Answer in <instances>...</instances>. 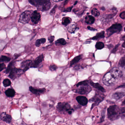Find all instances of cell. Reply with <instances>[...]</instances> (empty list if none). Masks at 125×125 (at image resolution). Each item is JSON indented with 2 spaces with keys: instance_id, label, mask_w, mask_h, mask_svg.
Listing matches in <instances>:
<instances>
[{
  "instance_id": "cell-32",
  "label": "cell",
  "mask_w": 125,
  "mask_h": 125,
  "mask_svg": "<svg viewBox=\"0 0 125 125\" xmlns=\"http://www.w3.org/2000/svg\"><path fill=\"white\" fill-rule=\"evenodd\" d=\"M105 109H103L102 111V113H101V117L100 120V122L98 123H101L104 122L105 120Z\"/></svg>"
},
{
  "instance_id": "cell-31",
  "label": "cell",
  "mask_w": 125,
  "mask_h": 125,
  "mask_svg": "<svg viewBox=\"0 0 125 125\" xmlns=\"http://www.w3.org/2000/svg\"><path fill=\"white\" fill-rule=\"evenodd\" d=\"M3 84L5 87H7L11 84V82L9 79H5L3 82Z\"/></svg>"
},
{
  "instance_id": "cell-47",
  "label": "cell",
  "mask_w": 125,
  "mask_h": 125,
  "mask_svg": "<svg viewBox=\"0 0 125 125\" xmlns=\"http://www.w3.org/2000/svg\"><path fill=\"white\" fill-rule=\"evenodd\" d=\"M122 105H125V99L123 101L122 104Z\"/></svg>"
},
{
  "instance_id": "cell-42",
  "label": "cell",
  "mask_w": 125,
  "mask_h": 125,
  "mask_svg": "<svg viewBox=\"0 0 125 125\" xmlns=\"http://www.w3.org/2000/svg\"><path fill=\"white\" fill-rule=\"evenodd\" d=\"M121 40L124 41V42H123V44L122 45V47L124 48H125V35L122 37Z\"/></svg>"
},
{
  "instance_id": "cell-44",
  "label": "cell",
  "mask_w": 125,
  "mask_h": 125,
  "mask_svg": "<svg viewBox=\"0 0 125 125\" xmlns=\"http://www.w3.org/2000/svg\"><path fill=\"white\" fill-rule=\"evenodd\" d=\"M87 28L89 30H90L91 31H96V29L94 28H91L90 26H89L87 27Z\"/></svg>"
},
{
  "instance_id": "cell-9",
  "label": "cell",
  "mask_w": 125,
  "mask_h": 125,
  "mask_svg": "<svg viewBox=\"0 0 125 125\" xmlns=\"http://www.w3.org/2000/svg\"><path fill=\"white\" fill-rule=\"evenodd\" d=\"M104 99V97L100 95L96 94L95 96L94 97L90 99V101H93L94 102V103L93 104L92 106L91 109L93 108L94 106L98 105L101 102H102Z\"/></svg>"
},
{
  "instance_id": "cell-1",
  "label": "cell",
  "mask_w": 125,
  "mask_h": 125,
  "mask_svg": "<svg viewBox=\"0 0 125 125\" xmlns=\"http://www.w3.org/2000/svg\"><path fill=\"white\" fill-rule=\"evenodd\" d=\"M29 2L37 9L42 11H45L50 9L51 3L50 0H29Z\"/></svg>"
},
{
  "instance_id": "cell-21",
  "label": "cell",
  "mask_w": 125,
  "mask_h": 125,
  "mask_svg": "<svg viewBox=\"0 0 125 125\" xmlns=\"http://www.w3.org/2000/svg\"><path fill=\"white\" fill-rule=\"evenodd\" d=\"M105 37V31H103L100 33H98L96 36L91 38V39L92 40H98L100 39L104 38Z\"/></svg>"
},
{
  "instance_id": "cell-46",
  "label": "cell",
  "mask_w": 125,
  "mask_h": 125,
  "mask_svg": "<svg viewBox=\"0 0 125 125\" xmlns=\"http://www.w3.org/2000/svg\"><path fill=\"white\" fill-rule=\"evenodd\" d=\"M53 1L55 2H59V1H61L63 0H53Z\"/></svg>"
},
{
  "instance_id": "cell-24",
  "label": "cell",
  "mask_w": 125,
  "mask_h": 125,
  "mask_svg": "<svg viewBox=\"0 0 125 125\" xmlns=\"http://www.w3.org/2000/svg\"><path fill=\"white\" fill-rule=\"evenodd\" d=\"M82 55H80L75 57L70 62V66H72L74 64L78 62L82 58Z\"/></svg>"
},
{
  "instance_id": "cell-6",
  "label": "cell",
  "mask_w": 125,
  "mask_h": 125,
  "mask_svg": "<svg viewBox=\"0 0 125 125\" xmlns=\"http://www.w3.org/2000/svg\"><path fill=\"white\" fill-rule=\"evenodd\" d=\"M116 78L111 72L106 73L103 78L104 84L106 85H110L114 83Z\"/></svg>"
},
{
  "instance_id": "cell-36",
  "label": "cell",
  "mask_w": 125,
  "mask_h": 125,
  "mask_svg": "<svg viewBox=\"0 0 125 125\" xmlns=\"http://www.w3.org/2000/svg\"><path fill=\"white\" fill-rule=\"evenodd\" d=\"M49 69L51 71H54L57 69V66L56 65H52L49 67Z\"/></svg>"
},
{
  "instance_id": "cell-17",
  "label": "cell",
  "mask_w": 125,
  "mask_h": 125,
  "mask_svg": "<svg viewBox=\"0 0 125 125\" xmlns=\"http://www.w3.org/2000/svg\"><path fill=\"white\" fill-rule=\"evenodd\" d=\"M89 83L92 87H94L95 88L97 89L100 91H101L102 92H106L105 89L98 83H95L92 81H90Z\"/></svg>"
},
{
  "instance_id": "cell-30",
  "label": "cell",
  "mask_w": 125,
  "mask_h": 125,
  "mask_svg": "<svg viewBox=\"0 0 125 125\" xmlns=\"http://www.w3.org/2000/svg\"><path fill=\"white\" fill-rule=\"evenodd\" d=\"M92 14L95 17H97L100 15V11L96 8H94L91 11Z\"/></svg>"
},
{
  "instance_id": "cell-29",
  "label": "cell",
  "mask_w": 125,
  "mask_h": 125,
  "mask_svg": "<svg viewBox=\"0 0 125 125\" xmlns=\"http://www.w3.org/2000/svg\"><path fill=\"white\" fill-rule=\"evenodd\" d=\"M95 47L97 50H101L104 47V44L102 42H98L96 43Z\"/></svg>"
},
{
  "instance_id": "cell-11",
  "label": "cell",
  "mask_w": 125,
  "mask_h": 125,
  "mask_svg": "<svg viewBox=\"0 0 125 125\" xmlns=\"http://www.w3.org/2000/svg\"><path fill=\"white\" fill-rule=\"evenodd\" d=\"M32 62V61L30 60L23 61L21 64V69L23 70V72H25L29 69V68H31Z\"/></svg>"
},
{
  "instance_id": "cell-38",
  "label": "cell",
  "mask_w": 125,
  "mask_h": 125,
  "mask_svg": "<svg viewBox=\"0 0 125 125\" xmlns=\"http://www.w3.org/2000/svg\"><path fill=\"white\" fill-rule=\"evenodd\" d=\"M54 39H55V37L54 36H52L49 37L48 38V40L49 41V42L50 43H52L54 41Z\"/></svg>"
},
{
  "instance_id": "cell-40",
  "label": "cell",
  "mask_w": 125,
  "mask_h": 125,
  "mask_svg": "<svg viewBox=\"0 0 125 125\" xmlns=\"http://www.w3.org/2000/svg\"><path fill=\"white\" fill-rule=\"evenodd\" d=\"M120 17L123 20H125V11H123L120 13Z\"/></svg>"
},
{
  "instance_id": "cell-49",
  "label": "cell",
  "mask_w": 125,
  "mask_h": 125,
  "mask_svg": "<svg viewBox=\"0 0 125 125\" xmlns=\"http://www.w3.org/2000/svg\"></svg>"
},
{
  "instance_id": "cell-13",
  "label": "cell",
  "mask_w": 125,
  "mask_h": 125,
  "mask_svg": "<svg viewBox=\"0 0 125 125\" xmlns=\"http://www.w3.org/2000/svg\"><path fill=\"white\" fill-rule=\"evenodd\" d=\"M29 90L34 94L36 95H40L45 92V88L36 89L32 87V86H30L29 87Z\"/></svg>"
},
{
  "instance_id": "cell-22",
  "label": "cell",
  "mask_w": 125,
  "mask_h": 125,
  "mask_svg": "<svg viewBox=\"0 0 125 125\" xmlns=\"http://www.w3.org/2000/svg\"><path fill=\"white\" fill-rule=\"evenodd\" d=\"M72 21V19L69 17H64L62 19V25L65 26H67L69 25L71 23Z\"/></svg>"
},
{
  "instance_id": "cell-5",
  "label": "cell",
  "mask_w": 125,
  "mask_h": 125,
  "mask_svg": "<svg viewBox=\"0 0 125 125\" xmlns=\"http://www.w3.org/2000/svg\"><path fill=\"white\" fill-rule=\"evenodd\" d=\"M32 12L29 10L25 11L23 12L20 16L18 22L23 24L28 23L31 19V15Z\"/></svg>"
},
{
  "instance_id": "cell-4",
  "label": "cell",
  "mask_w": 125,
  "mask_h": 125,
  "mask_svg": "<svg viewBox=\"0 0 125 125\" xmlns=\"http://www.w3.org/2000/svg\"><path fill=\"white\" fill-rule=\"evenodd\" d=\"M122 29V26L121 24L118 23L114 24L106 31L108 37L111 36L115 33H119L121 31Z\"/></svg>"
},
{
  "instance_id": "cell-20",
  "label": "cell",
  "mask_w": 125,
  "mask_h": 125,
  "mask_svg": "<svg viewBox=\"0 0 125 125\" xmlns=\"http://www.w3.org/2000/svg\"><path fill=\"white\" fill-rule=\"evenodd\" d=\"M5 94L9 97H12L15 95V91L13 89L10 88L7 90L5 92Z\"/></svg>"
},
{
  "instance_id": "cell-19",
  "label": "cell",
  "mask_w": 125,
  "mask_h": 125,
  "mask_svg": "<svg viewBox=\"0 0 125 125\" xmlns=\"http://www.w3.org/2000/svg\"><path fill=\"white\" fill-rule=\"evenodd\" d=\"M95 19L93 16L91 15L87 16L85 18V22L89 25H91L94 22Z\"/></svg>"
},
{
  "instance_id": "cell-16",
  "label": "cell",
  "mask_w": 125,
  "mask_h": 125,
  "mask_svg": "<svg viewBox=\"0 0 125 125\" xmlns=\"http://www.w3.org/2000/svg\"><path fill=\"white\" fill-rule=\"evenodd\" d=\"M125 95V92H117L112 95V97L115 100H118L122 98Z\"/></svg>"
},
{
  "instance_id": "cell-8",
  "label": "cell",
  "mask_w": 125,
  "mask_h": 125,
  "mask_svg": "<svg viewBox=\"0 0 125 125\" xmlns=\"http://www.w3.org/2000/svg\"><path fill=\"white\" fill-rule=\"evenodd\" d=\"M91 90L89 85L80 86V87L76 90L75 92L80 94H85L90 92Z\"/></svg>"
},
{
  "instance_id": "cell-18",
  "label": "cell",
  "mask_w": 125,
  "mask_h": 125,
  "mask_svg": "<svg viewBox=\"0 0 125 125\" xmlns=\"http://www.w3.org/2000/svg\"><path fill=\"white\" fill-rule=\"evenodd\" d=\"M111 72L116 78H119L122 76V72L117 68H114L112 69V71Z\"/></svg>"
},
{
  "instance_id": "cell-28",
  "label": "cell",
  "mask_w": 125,
  "mask_h": 125,
  "mask_svg": "<svg viewBox=\"0 0 125 125\" xmlns=\"http://www.w3.org/2000/svg\"><path fill=\"white\" fill-rule=\"evenodd\" d=\"M11 60V58L7 57V56H1L0 58V62H9Z\"/></svg>"
},
{
  "instance_id": "cell-7",
  "label": "cell",
  "mask_w": 125,
  "mask_h": 125,
  "mask_svg": "<svg viewBox=\"0 0 125 125\" xmlns=\"http://www.w3.org/2000/svg\"><path fill=\"white\" fill-rule=\"evenodd\" d=\"M24 73L23 70L20 68H14L12 69L9 75V77L12 80L19 77Z\"/></svg>"
},
{
  "instance_id": "cell-2",
  "label": "cell",
  "mask_w": 125,
  "mask_h": 125,
  "mask_svg": "<svg viewBox=\"0 0 125 125\" xmlns=\"http://www.w3.org/2000/svg\"><path fill=\"white\" fill-rule=\"evenodd\" d=\"M57 108L59 112L64 114L71 115L74 111V110L70 105L66 102L58 103Z\"/></svg>"
},
{
  "instance_id": "cell-27",
  "label": "cell",
  "mask_w": 125,
  "mask_h": 125,
  "mask_svg": "<svg viewBox=\"0 0 125 125\" xmlns=\"http://www.w3.org/2000/svg\"><path fill=\"white\" fill-rule=\"evenodd\" d=\"M46 42V39L45 38H42L37 40L35 42V45L36 47H39L42 44H44Z\"/></svg>"
},
{
  "instance_id": "cell-10",
  "label": "cell",
  "mask_w": 125,
  "mask_h": 125,
  "mask_svg": "<svg viewBox=\"0 0 125 125\" xmlns=\"http://www.w3.org/2000/svg\"><path fill=\"white\" fill-rule=\"evenodd\" d=\"M41 19L40 14L37 11L32 12L31 15V20L32 22L34 24H36L39 22Z\"/></svg>"
},
{
  "instance_id": "cell-25",
  "label": "cell",
  "mask_w": 125,
  "mask_h": 125,
  "mask_svg": "<svg viewBox=\"0 0 125 125\" xmlns=\"http://www.w3.org/2000/svg\"><path fill=\"white\" fill-rule=\"evenodd\" d=\"M15 63V62L14 61H12L9 63L8 67L5 70V73H10L12 69L14 68V65Z\"/></svg>"
},
{
  "instance_id": "cell-34",
  "label": "cell",
  "mask_w": 125,
  "mask_h": 125,
  "mask_svg": "<svg viewBox=\"0 0 125 125\" xmlns=\"http://www.w3.org/2000/svg\"><path fill=\"white\" fill-rule=\"evenodd\" d=\"M119 65L120 67H124L125 65V56L123 57L119 62Z\"/></svg>"
},
{
  "instance_id": "cell-23",
  "label": "cell",
  "mask_w": 125,
  "mask_h": 125,
  "mask_svg": "<svg viewBox=\"0 0 125 125\" xmlns=\"http://www.w3.org/2000/svg\"><path fill=\"white\" fill-rule=\"evenodd\" d=\"M77 28L76 24L75 23H72L68 26L67 27V30L70 33H74L76 31Z\"/></svg>"
},
{
  "instance_id": "cell-41",
  "label": "cell",
  "mask_w": 125,
  "mask_h": 125,
  "mask_svg": "<svg viewBox=\"0 0 125 125\" xmlns=\"http://www.w3.org/2000/svg\"><path fill=\"white\" fill-rule=\"evenodd\" d=\"M73 6L70 7H68L67 9H65L64 11L65 12H70L72 10V9Z\"/></svg>"
},
{
  "instance_id": "cell-33",
  "label": "cell",
  "mask_w": 125,
  "mask_h": 125,
  "mask_svg": "<svg viewBox=\"0 0 125 125\" xmlns=\"http://www.w3.org/2000/svg\"><path fill=\"white\" fill-rule=\"evenodd\" d=\"M89 82L90 81H89L88 80H85V81L80 82L78 83L76 85V86H77V87H78L80 86H83V85H88V84H89Z\"/></svg>"
},
{
  "instance_id": "cell-26",
  "label": "cell",
  "mask_w": 125,
  "mask_h": 125,
  "mask_svg": "<svg viewBox=\"0 0 125 125\" xmlns=\"http://www.w3.org/2000/svg\"><path fill=\"white\" fill-rule=\"evenodd\" d=\"M55 44L56 45H65L67 44V42L66 40L63 38H61L57 40Z\"/></svg>"
},
{
  "instance_id": "cell-14",
  "label": "cell",
  "mask_w": 125,
  "mask_h": 125,
  "mask_svg": "<svg viewBox=\"0 0 125 125\" xmlns=\"http://www.w3.org/2000/svg\"><path fill=\"white\" fill-rule=\"evenodd\" d=\"M0 119L2 121L7 123H11L12 121L11 116L6 112H2L1 114Z\"/></svg>"
},
{
  "instance_id": "cell-39",
  "label": "cell",
  "mask_w": 125,
  "mask_h": 125,
  "mask_svg": "<svg viewBox=\"0 0 125 125\" xmlns=\"http://www.w3.org/2000/svg\"><path fill=\"white\" fill-rule=\"evenodd\" d=\"M0 71H1L4 69L6 68V65L4 63H1L0 64Z\"/></svg>"
},
{
  "instance_id": "cell-48",
  "label": "cell",
  "mask_w": 125,
  "mask_h": 125,
  "mask_svg": "<svg viewBox=\"0 0 125 125\" xmlns=\"http://www.w3.org/2000/svg\"></svg>"
},
{
  "instance_id": "cell-15",
  "label": "cell",
  "mask_w": 125,
  "mask_h": 125,
  "mask_svg": "<svg viewBox=\"0 0 125 125\" xmlns=\"http://www.w3.org/2000/svg\"><path fill=\"white\" fill-rule=\"evenodd\" d=\"M76 100L80 105L83 106L87 105L88 103V99L84 96H78L76 98Z\"/></svg>"
},
{
  "instance_id": "cell-35",
  "label": "cell",
  "mask_w": 125,
  "mask_h": 125,
  "mask_svg": "<svg viewBox=\"0 0 125 125\" xmlns=\"http://www.w3.org/2000/svg\"><path fill=\"white\" fill-rule=\"evenodd\" d=\"M116 13H114V14H110L106 15L105 17L106 20H111V19H112L116 15Z\"/></svg>"
},
{
  "instance_id": "cell-12",
  "label": "cell",
  "mask_w": 125,
  "mask_h": 125,
  "mask_svg": "<svg viewBox=\"0 0 125 125\" xmlns=\"http://www.w3.org/2000/svg\"><path fill=\"white\" fill-rule=\"evenodd\" d=\"M43 59H44V56L43 54L39 56L32 62L31 68H37L39 65L42 62Z\"/></svg>"
},
{
  "instance_id": "cell-43",
  "label": "cell",
  "mask_w": 125,
  "mask_h": 125,
  "mask_svg": "<svg viewBox=\"0 0 125 125\" xmlns=\"http://www.w3.org/2000/svg\"><path fill=\"white\" fill-rule=\"evenodd\" d=\"M120 114H125V107L121 108L120 110Z\"/></svg>"
},
{
  "instance_id": "cell-45",
  "label": "cell",
  "mask_w": 125,
  "mask_h": 125,
  "mask_svg": "<svg viewBox=\"0 0 125 125\" xmlns=\"http://www.w3.org/2000/svg\"><path fill=\"white\" fill-rule=\"evenodd\" d=\"M57 5H56V6H55L54 7L53 9L51 11L50 14H53L55 12V11H54V10L56 8Z\"/></svg>"
},
{
  "instance_id": "cell-3",
  "label": "cell",
  "mask_w": 125,
  "mask_h": 125,
  "mask_svg": "<svg viewBox=\"0 0 125 125\" xmlns=\"http://www.w3.org/2000/svg\"><path fill=\"white\" fill-rule=\"evenodd\" d=\"M118 109L116 105L110 106L107 109V115L108 119L111 120H114L118 117Z\"/></svg>"
},
{
  "instance_id": "cell-37",
  "label": "cell",
  "mask_w": 125,
  "mask_h": 125,
  "mask_svg": "<svg viewBox=\"0 0 125 125\" xmlns=\"http://www.w3.org/2000/svg\"><path fill=\"white\" fill-rule=\"evenodd\" d=\"M119 45L120 44H118L116 45L115 47L114 48V49L112 50V53H115L117 51V49H118V47H119Z\"/></svg>"
}]
</instances>
